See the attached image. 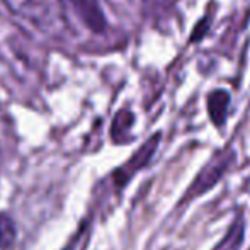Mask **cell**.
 Here are the masks:
<instances>
[{
	"label": "cell",
	"mask_w": 250,
	"mask_h": 250,
	"mask_svg": "<svg viewBox=\"0 0 250 250\" xmlns=\"http://www.w3.org/2000/svg\"><path fill=\"white\" fill-rule=\"evenodd\" d=\"M5 5L43 33H51L65 26L58 0H5Z\"/></svg>",
	"instance_id": "1"
},
{
	"label": "cell",
	"mask_w": 250,
	"mask_h": 250,
	"mask_svg": "<svg viewBox=\"0 0 250 250\" xmlns=\"http://www.w3.org/2000/svg\"><path fill=\"white\" fill-rule=\"evenodd\" d=\"M233 160H235V153L231 148L216 151V153L211 157V160L201 168L198 177L191 182V186H189L188 191L184 192V196H182L179 204H186L192 199H198L199 196L206 194L209 189H213L214 186L218 184V181L225 175V172L230 168Z\"/></svg>",
	"instance_id": "2"
},
{
	"label": "cell",
	"mask_w": 250,
	"mask_h": 250,
	"mask_svg": "<svg viewBox=\"0 0 250 250\" xmlns=\"http://www.w3.org/2000/svg\"><path fill=\"white\" fill-rule=\"evenodd\" d=\"M58 2L65 24L68 26H72V22H79L83 29L94 34L104 33L107 27L99 0H58Z\"/></svg>",
	"instance_id": "3"
},
{
	"label": "cell",
	"mask_w": 250,
	"mask_h": 250,
	"mask_svg": "<svg viewBox=\"0 0 250 250\" xmlns=\"http://www.w3.org/2000/svg\"><path fill=\"white\" fill-rule=\"evenodd\" d=\"M158 142H160V133L153 135L148 142L143 143V146L140 150H136V153L126 162L123 167H119L118 170L114 172V179H116V186L118 188H125L128 184V181L140 170V168L146 167L150 164L151 157H153L155 150L158 146Z\"/></svg>",
	"instance_id": "4"
},
{
	"label": "cell",
	"mask_w": 250,
	"mask_h": 250,
	"mask_svg": "<svg viewBox=\"0 0 250 250\" xmlns=\"http://www.w3.org/2000/svg\"><path fill=\"white\" fill-rule=\"evenodd\" d=\"M228 105H230V96L225 90H213L208 96V112L214 125L220 128L225 125L228 116Z\"/></svg>",
	"instance_id": "5"
},
{
	"label": "cell",
	"mask_w": 250,
	"mask_h": 250,
	"mask_svg": "<svg viewBox=\"0 0 250 250\" xmlns=\"http://www.w3.org/2000/svg\"><path fill=\"white\" fill-rule=\"evenodd\" d=\"M244 237H245L244 218L237 216L233 220V223L230 225V228H228L227 235L221 238V242L213 250H240L242 244H244Z\"/></svg>",
	"instance_id": "6"
},
{
	"label": "cell",
	"mask_w": 250,
	"mask_h": 250,
	"mask_svg": "<svg viewBox=\"0 0 250 250\" xmlns=\"http://www.w3.org/2000/svg\"><path fill=\"white\" fill-rule=\"evenodd\" d=\"M135 123V116L129 111L123 109L116 114L114 123H112L111 128V136L116 143H125L129 140V131H131V126Z\"/></svg>",
	"instance_id": "7"
},
{
	"label": "cell",
	"mask_w": 250,
	"mask_h": 250,
	"mask_svg": "<svg viewBox=\"0 0 250 250\" xmlns=\"http://www.w3.org/2000/svg\"><path fill=\"white\" fill-rule=\"evenodd\" d=\"M16 240V227L9 214L0 213V250H9Z\"/></svg>",
	"instance_id": "8"
}]
</instances>
